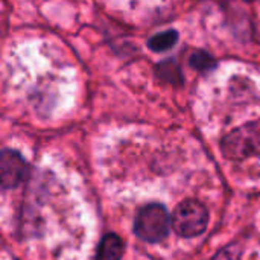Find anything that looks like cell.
<instances>
[{"label":"cell","instance_id":"ba28073f","mask_svg":"<svg viewBox=\"0 0 260 260\" xmlns=\"http://www.w3.org/2000/svg\"><path fill=\"white\" fill-rule=\"evenodd\" d=\"M216 59L206 50H193L189 56V66L198 72H209L216 67Z\"/></svg>","mask_w":260,"mask_h":260},{"label":"cell","instance_id":"52a82bcc","mask_svg":"<svg viewBox=\"0 0 260 260\" xmlns=\"http://www.w3.org/2000/svg\"><path fill=\"white\" fill-rule=\"evenodd\" d=\"M178 38L180 35L175 29H168V30L152 35L146 44L152 52H166L178 43Z\"/></svg>","mask_w":260,"mask_h":260},{"label":"cell","instance_id":"6da1fadb","mask_svg":"<svg viewBox=\"0 0 260 260\" xmlns=\"http://www.w3.org/2000/svg\"><path fill=\"white\" fill-rule=\"evenodd\" d=\"M225 158L241 161L260 154V122H248L229 133L221 140Z\"/></svg>","mask_w":260,"mask_h":260},{"label":"cell","instance_id":"8992f818","mask_svg":"<svg viewBox=\"0 0 260 260\" xmlns=\"http://www.w3.org/2000/svg\"><path fill=\"white\" fill-rule=\"evenodd\" d=\"M157 78L163 82L172 84V85H181L184 82V78L181 75V69L175 59H165L155 67Z\"/></svg>","mask_w":260,"mask_h":260},{"label":"cell","instance_id":"30bf717a","mask_svg":"<svg viewBox=\"0 0 260 260\" xmlns=\"http://www.w3.org/2000/svg\"><path fill=\"white\" fill-rule=\"evenodd\" d=\"M245 2H254V0H245Z\"/></svg>","mask_w":260,"mask_h":260},{"label":"cell","instance_id":"7a4b0ae2","mask_svg":"<svg viewBox=\"0 0 260 260\" xmlns=\"http://www.w3.org/2000/svg\"><path fill=\"white\" fill-rule=\"evenodd\" d=\"M169 213L165 206L152 203L145 206L134 219V233L139 239L155 244L169 235Z\"/></svg>","mask_w":260,"mask_h":260},{"label":"cell","instance_id":"5b68a950","mask_svg":"<svg viewBox=\"0 0 260 260\" xmlns=\"http://www.w3.org/2000/svg\"><path fill=\"white\" fill-rule=\"evenodd\" d=\"M122 254H123L122 239L116 233H110L101 241L96 260H120Z\"/></svg>","mask_w":260,"mask_h":260},{"label":"cell","instance_id":"3957f363","mask_svg":"<svg viewBox=\"0 0 260 260\" xmlns=\"http://www.w3.org/2000/svg\"><path fill=\"white\" fill-rule=\"evenodd\" d=\"M209 224V213L200 201H183L178 204L171 216L174 232L181 238H197L206 232Z\"/></svg>","mask_w":260,"mask_h":260},{"label":"cell","instance_id":"277c9868","mask_svg":"<svg viewBox=\"0 0 260 260\" xmlns=\"http://www.w3.org/2000/svg\"><path fill=\"white\" fill-rule=\"evenodd\" d=\"M0 168H2V189H14L18 184H21L27 175V163L24 158L12 149H3L2 158H0Z\"/></svg>","mask_w":260,"mask_h":260},{"label":"cell","instance_id":"9c48e42d","mask_svg":"<svg viewBox=\"0 0 260 260\" xmlns=\"http://www.w3.org/2000/svg\"><path fill=\"white\" fill-rule=\"evenodd\" d=\"M241 256H242V251L239 247L236 245H229L225 247L224 250H221L213 260H241Z\"/></svg>","mask_w":260,"mask_h":260}]
</instances>
